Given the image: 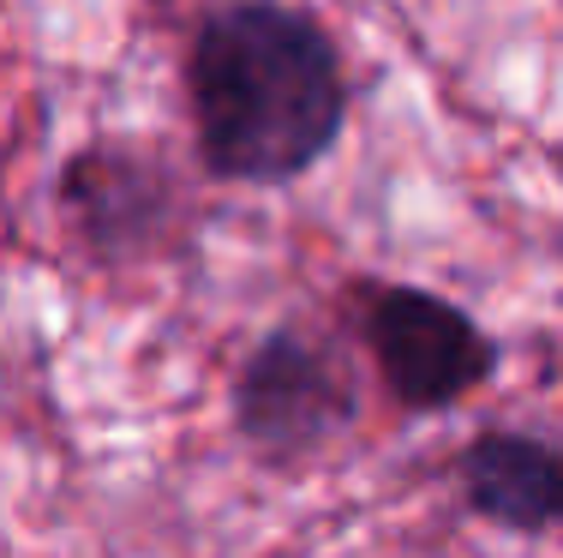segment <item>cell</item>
<instances>
[{
	"label": "cell",
	"mask_w": 563,
	"mask_h": 558,
	"mask_svg": "<svg viewBox=\"0 0 563 558\" xmlns=\"http://www.w3.org/2000/svg\"><path fill=\"white\" fill-rule=\"evenodd\" d=\"M462 493L474 504V516L498 528H540L563 523V450L540 445V438H516V433H492L474 438L462 457Z\"/></svg>",
	"instance_id": "5"
},
{
	"label": "cell",
	"mask_w": 563,
	"mask_h": 558,
	"mask_svg": "<svg viewBox=\"0 0 563 558\" xmlns=\"http://www.w3.org/2000/svg\"><path fill=\"white\" fill-rule=\"evenodd\" d=\"M60 198H66L73 229L85 234V247L109 252V259L144 252L174 210L163 168L151 156L126 151V144H97V151L73 156L66 180H60Z\"/></svg>",
	"instance_id": "4"
},
{
	"label": "cell",
	"mask_w": 563,
	"mask_h": 558,
	"mask_svg": "<svg viewBox=\"0 0 563 558\" xmlns=\"http://www.w3.org/2000/svg\"><path fill=\"white\" fill-rule=\"evenodd\" d=\"M366 342L390 391L408 408H444L492 379V337L462 307L426 288H378L366 307Z\"/></svg>",
	"instance_id": "3"
},
{
	"label": "cell",
	"mask_w": 563,
	"mask_h": 558,
	"mask_svg": "<svg viewBox=\"0 0 563 558\" xmlns=\"http://www.w3.org/2000/svg\"><path fill=\"white\" fill-rule=\"evenodd\" d=\"M347 415H354V384H347L336 349L300 337V330H271L240 366L234 420L264 457H306Z\"/></svg>",
	"instance_id": "2"
},
{
	"label": "cell",
	"mask_w": 563,
	"mask_h": 558,
	"mask_svg": "<svg viewBox=\"0 0 563 558\" xmlns=\"http://www.w3.org/2000/svg\"><path fill=\"white\" fill-rule=\"evenodd\" d=\"M186 97L210 175L252 186L306 175L347 114L330 36L282 0H228L198 24Z\"/></svg>",
	"instance_id": "1"
}]
</instances>
